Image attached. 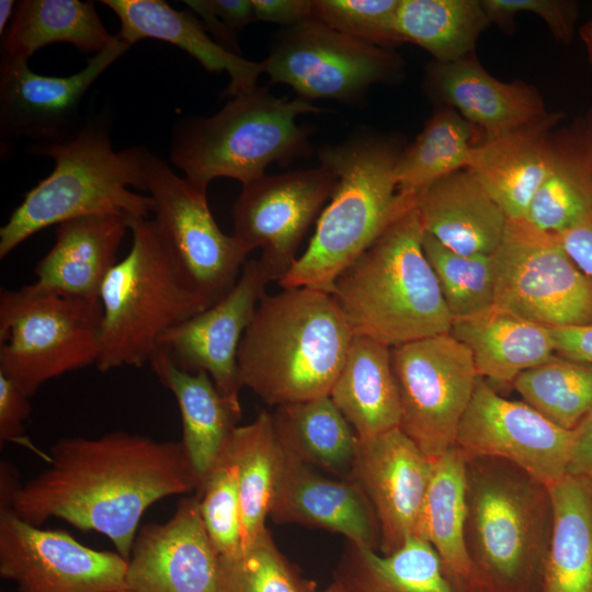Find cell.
Listing matches in <instances>:
<instances>
[{"label":"cell","mask_w":592,"mask_h":592,"mask_svg":"<svg viewBox=\"0 0 592 592\" xmlns=\"http://www.w3.org/2000/svg\"><path fill=\"white\" fill-rule=\"evenodd\" d=\"M49 466L18 485L0 509L41 526L60 519L106 536L129 559L140 519L155 502L196 491L200 480L181 442L114 431L55 443Z\"/></svg>","instance_id":"obj_1"},{"label":"cell","mask_w":592,"mask_h":592,"mask_svg":"<svg viewBox=\"0 0 592 592\" xmlns=\"http://www.w3.org/2000/svg\"><path fill=\"white\" fill-rule=\"evenodd\" d=\"M353 337L330 293H265L238 349L240 386L272 407L329 396Z\"/></svg>","instance_id":"obj_2"},{"label":"cell","mask_w":592,"mask_h":592,"mask_svg":"<svg viewBox=\"0 0 592 592\" xmlns=\"http://www.w3.org/2000/svg\"><path fill=\"white\" fill-rule=\"evenodd\" d=\"M403 149L398 137L366 128L319 149L320 164L331 169L337 181L306 250L278 282L282 288L331 294L338 276L414 207L397 191L396 168Z\"/></svg>","instance_id":"obj_3"},{"label":"cell","mask_w":592,"mask_h":592,"mask_svg":"<svg viewBox=\"0 0 592 592\" xmlns=\"http://www.w3.org/2000/svg\"><path fill=\"white\" fill-rule=\"evenodd\" d=\"M144 147L115 151L109 127L90 119L61 143L32 145L30 151L55 161L53 172L31 189L0 228V259L27 238L53 225L91 215H116L132 220L148 218Z\"/></svg>","instance_id":"obj_4"},{"label":"cell","mask_w":592,"mask_h":592,"mask_svg":"<svg viewBox=\"0 0 592 592\" xmlns=\"http://www.w3.org/2000/svg\"><path fill=\"white\" fill-rule=\"evenodd\" d=\"M423 237L412 207L338 276L331 295L354 334L394 348L449 332L453 318L424 254Z\"/></svg>","instance_id":"obj_5"},{"label":"cell","mask_w":592,"mask_h":592,"mask_svg":"<svg viewBox=\"0 0 592 592\" xmlns=\"http://www.w3.org/2000/svg\"><path fill=\"white\" fill-rule=\"evenodd\" d=\"M466 459V544L489 592H537L553 528L547 486L499 458Z\"/></svg>","instance_id":"obj_6"},{"label":"cell","mask_w":592,"mask_h":592,"mask_svg":"<svg viewBox=\"0 0 592 592\" xmlns=\"http://www.w3.org/2000/svg\"><path fill=\"white\" fill-rule=\"evenodd\" d=\"M326 109L311 101L277 98L267 87L231 98L209 117L189 118L175 128L170 158L195 187L207 191L212 180L230 178L248 184L277 162L310 155V129L297 116Z\"/></svg>","instance_id":"obj_7"},{"label":"cell","mask_w":592,"mask_h":592,"mask_svg":"<svg viewBox=\"0 0 592 592\" xmlns=\"http://www.w3.org/2000/svg\"><path fill=\"white\" fill-rule=\"evenodd\" d=\"M132 247L100 291V372L149 364L160 338L208 308L189 284L152 219L129 221Z\"/></svg>","instance_id":"obj_8"},{"label":"cell","mask_w":592,"mask_h":592,"mask_svg":"<svg viewBox=\"0 0 592 592\" xmlns=\"http://www.w3.org/2000/svg\"><path fill=\"white\" fill-rule=\"evenodd\" d=\"M100 298H75L34 283L0 293V373L32 397L46 382L96 364Z\"/></svg>","instance_id":"obj_9"},{"label":"cell","mask_w":592,"mask_h":592,"mask_svg":"<svg viewBox=\"0 0 592 592\" xmlns=\"http://www.w3.org/2000/svg\"><path fill=\"white\" fill-rule=\"evenodd\" d=\"M493 259V306L548 328L592 323V278L556 234L508 218Z\"/></svg>","instance_id":"obj_10"},{"label":"cell","mask_w":592,"mask_h":592,"mask_svg":"<svg viewBox=\"0 0 592 592\" xmlns=\"http://www.w3.org/2000/svg\"><path fill=\"white\" fill-rule=\"evenodd\" d=\"M391 363L401 402L399 428L435 462L455 445L480 377L471 353L447 332L391 348Z\"/></svg>","instance_id":"obj_11"},{"label":"cell","mask_w":592,"mask_h":592,"mask_svg":"<svg viewBox=\"0 0 592 592\" xmlns=\"http://www.w3.org/2000/svg\"><path fill=\"white\" fill-rule=\"evenodd\" d=\"M271 82L292 87L297 96L357 102L376 83L394 82L403 64L392 49L371 45L310 19L282 29L261 61Z\"/></svg>","instance_id":"obj_12"},{"label":"cell","mask_w":592,"mask_h":592,"mask_svg":"<svg viewBox=\"0 0 592 592\" xmlns=\"http://www.w3.org/2000/svg\"><path fill=\"white\" fill-rule=\"evenodd\" d=\"M146 191L153 221L191 287L209 305L236 285L249 253L218 227L206 191L177 175L166 161L146 150Z\"/></svg>","instance_id":"obj_13"},{"label":"cell","mask_w":592,"mask_h":592,"mask_svg":"<svg viewBox=\"0 0 592 592\" xmlns=\"http://www.w3.org/2000/svg\"><path fill=\"white\" fill-rule=\"evenodd\" d=\"M337 178L319 166L266 175L242 185L232 207V236L250 253L260 248L259 262L272 281L280 282L297 260L300 242Z\"/></svg>","instance_id":"obj_14"},{"label":"cell","mask_w":592,"mask_h":592,"mask_svg":"<svg viewBox=\"0 0 592 592\" xmlns=\"http://www.w3.org/2000/svg\"><path fill=\"white\" fill-rule=\"evenodd\" d=\"M573 433L525 401L500 396L479 377L455 446L465 458L506 460L549 488L566 475Z\"/></svg>","instance_id":"obj_15"},{"label":"cell","mask_w":592,"mask_h":592,"mask_svg":"<svg viewBox=\"0 0 592 592\" xmlns=\"http://www.w3.org/2000/svg\"><path fill=\"white\" fill-rule=\"evenodd\" d=\"M127 560L0 509V574L18 592H121Z\"/></svg>","instance_id":"obj_16"},{"label":"cell","mask_w":592,"mask_h":592,"mask_svg":"<svg viewBox=\"0 0 592 592\" xmlns=\"http://www.w3.org/2000/svg\"><path fill=\"white\" fill-rule=\"evenodd\" d=\"M132 45L118 42L91 57L86 67L67 77L35 73L21 58L1 57L0 135L27 138L32 145L61 143L83 125L79 106L95 80Z\"/></svg>","instance_id":"obj_17"},{"label":"cell","mask_w":592,"mask_h":592,"mask_svg":"<svg viewBox=\"0 0 592 592\" xmlns=\"http://www.w3.org/2000/svg\"><path fill=\"white\" fill-rule=\"evenodd\" d=\"M270 282L259 260H247L231 291L168 330L160 338L158 350L183 371L206 372L218 391L241 408L238 349Z\"/></svg>","instance_id":"obj_18"},{"label":"cell","mask_w":592,"mask_h":592,"mask_svg":"<svg viewBox=\"0 0 592 592\" xmlns=\"http://www.w3.org/2000/svg\"><path fill=\"white\" fill-rule=\"evenodd\" d=\"M433 467L434 460L400 428L358 441L348 479L361 487L373 509L379 553L391 554L409 537H420Z\"/></svg>","instance_id":"obj_19"},{"label":"cell","mask_w":592,"mask_h":592,"mask_svg":"<svg viewBox=\"0 0 592 592\" xmlns=\"http://www.w3.org/2000/svg\"><path fill=\"white\" fill-rule=\"evenodd\" d=\"M121 592H219V555L196 496L180 500L167 522L137 532Z\"/></svg>","instance_id":"obj_20"},{"label":"cell","mask_w":592,"mask_h":592,"mask_svg":"<svg viewBox=\"0 0 592 592\" xmlns=\"http://www.w3.org/2000/svg\"><path fill=\"white\" fill-rule=\"evenodd\" d=\"M424 87L436 105L456 110L481 130V141L536 124L549 114L536 87L522 80L496 79L475 53L451 62L433 60L426 68Z\"/></svg>","instance_id":"obj_21"},{"label":"cell","mask_w":592,"mask_h":592,"mask_svg":"<svg viewBox=\"0 0 592 592\" xmlns=\"http://www.w3.org/2000/svg\"><path fill=\"white\" fill-rule=\"evenodd\" d=\"M269 517L337 533L360 547H379L377 520L355 481L329 478L286 456Z\"/></svg>","instance_id":"obj_22"},{"label":"cell","mask_w":592,"mask_h":592,"mask_svg":"<svg viewBox=\"0 0 592 592\" xmlns=\"http://www.w3.org/2000/svg\"><path fill=\"white\" fill-rule=\"evenodd\" d=\"M551 112L540 122L480 141L471 150L469 169L508 218L525 217L549 170L553 134L563 119Z\"/></svg>","instance_id":"obj_23"},{"label":"cell","mask_w":592,"mask_h":592,"mask_svg":"<svg viewBox=\"0 0 592 592\" xmlns=\"http://www.w3.org/2000/svg\"><path fill=\"white\" fill-rule=\"evenodd\" d=\"M414 208L425 234L466 255H491L508 223L503 209L467 168L425 189Z\"/></svg>","instance_id":"obj_24"},{"label":"cell","mask_w":592,"mask_h":592,"mask_svg":"<svg viewBox=\"0 0 592 592\" xmlns=\"http://www.w3.org/2000/svg\"><path fill=\"white\" fill-rule=\"evenodd\" d=\"M128 221L91 215L60 223L50 250L34 269L39 288L75 298H100L101 286L117 263Z\"/></svg>","instance_id":"obj_25"},{"label":"cell","mask_w":592,"mask_h":592,"mask_svg":"<svg viewBox=\"0 0 592 592\" xmlns=\"http://www.w3.org/2000/svg\"><path fill=\"white\" fill-rule=\"evenodd\" d=\"M117 15L116 35L129 45L145 38L178 46L194 57L207 71L229 75L224 96L234 98L254 89L264 73L262 62L250 61L210 39L201 22L189 11H178L161 0H103Z\"/></svg>","instance_id":"obj_26"},{"label":"cell","mask_w":592,"mask_h":592,"mask_svg":"<svg viewBox=\"0 0 592 592\" xmlns=\"http://www.w3.org/2000/svg\"><path fill=\"white\" fill-rule=\"evenodd\" d=\"M449 333L468 348L480 377L501 384L555 355L550 328L496 306L453 318Z\"/></svg>","instance_id":"obj_27"},{"label":"cell","mask_w":592,"mask_h":592,"mask_svg":"<svg viewBox=\"0 0 592 592\" xmlns=\"http://www.w3.org/2000/svg\"><path fill=\"white\" fill-rule=\"evenodd\" d=\"M329 397L360 440L399 428L401 402L391 348L354 334Z\"/></svg>","instance_id":"obj_28"},{"label":"cell","mask_w":592,"mask_h":592,"mask_svg":"<svg viewBox=\"0 0 592 592\" xmlns=\"http://www.w3.org/2000/svg\"><path fill=\"white\" fill-rule=\"evenodd\" d=\"M149 365L175 397L183 428L181 443L201 486L237 426L241 408L218 391L206 372L183 371L160 350L153 353Z\"/></svg>","instance_id":"obj_29"},{"label":"cell","mask_w":592,"mask_h":592,"mask_svg":"<svg viewBox=\"0 0 592 592\" xmlns=\"http://www.w3.org/2000/svg\"><path fill=\"white\" fill-rule=\"evenodd\" d=\"M466 459L454 445L434 462L420 537L432 545L457 592H489L466 544Z\"/></svg>","instance_id":"obj_30"},{"label":"cell","mask_w":592,"mask_h":592,"mask_svg":"<svg viewBox=\"0 0 592 592\" xmlns=\"http://www.w3.org/2000/svg\"><path fill=\"white\" fill-rule=\"evenodd\" d=\"M592 214V136L584 117L555 129L547 175L534 195L526 219L560 234Z\"/></svg>","instance_id":"obj_31"},{"label":"cell","mask_w":592,"mask_h":592,"mask_svg":"<svg viewBox=\"0 0 592 592\" xmlns=\"http://www.w3.org/2000/svg\"><path fill=\"white\" fill-rule=\"evenodd\" d=\"M272 421L287 458L349 478L360 439L329 396L275 407Z\"/></svg>","instance_id":"obj_32"},{"label":"cell","mask_w":592,"mask_h":592,"mask_svg":"<svg viewBox=\"0 0 592 592\" xmlns=\"http://www.w3.org/2000/svg\"><path fill=\"white\" fill-rule=\"evenodd\" d=\"M549 491L553 528L537 592H592V493L568 475Z\"/></svg>","instance_id":"obj_33"},{"label":"cell","mask_w":592,"mask_h":592,"mask_svg":"<svg viewBox=\"0 0 592 592\" xmlns=\"http://www.w3.org/2000/svg\"><path fill=\"white\" fill-rule=\"evenodd\" d=\"M1 37L2 56L25 60L54 43H69L95 55L118 42L103 25L94 3L79 0L18 1Z\"/></svg>","instance_id":"obj_34"},{"label":"cell","mask_w":592,"mask_h":592,"mask_svg":"<svg viewBox=\"0 0 592 592\" xmlns=\"http://www.w3.org/2000/svg\"><path fill=\"white\" fill-rule=\"evenodd\" d=\"M223 453L237 469L244 548L269 530L266 517L285 463L272 413L262 410L252 422L237 425Z\"/></svg>","instance_id":"obj_35"},{"label":"cell","mask_w":592,"mask_h":592,"mask_svg":"<svg viewBox=\"0 0 592 592\" xmlns=\"http://www.w3.org/2000/svg\"><path fill=\"white\" fill-rule=\"evenodd\" d=\"M335 579L349 592H457L432 545L418 536L388 555L349 543Z\"/></svg>","instance_id":"obj_36"},{"label":"cell","mask_w":592,"mask_h":592,"mask_svg":"<svg viewBox=\"0 0 592 592\" xmlns=\"http://www.w3.org/2000/svg\"><path fill=\"white\" fill-rule=\"evenodd\" d=\"M476 128L456 110L436 105L415 140L405 147L396 168L400 197H417L440 179L467 168Z\"/></svg>","instance_id":"obj_37"},{"label":"cell","mask_w":592,"mask_h":592,"mask_svg":"<svg viewBox=\"0 0 592 592\" xmlns=\"http://www.w3.org/2000/svg\"><path fill=\"white\" fill-rule=\"evenodd\" d=\"M481 0H400L396 26L402 42L451 62L475 53L489 25Z\"/></svg>","instance_id":"obj_38"},{"label":"cell","mask_w":592,"mask_h":592,"mask_svg":"<svg viewBox=\"0 0 592 592\" xmlns=\"http://www.w3.org/2000/svg\"><path fill=\"white\" fill-rule=\"evenodd\" d=\"M548 420L574 430L592 412V365L557 355L523 372L512 384Z\"/></svg>","instance_id":"obj_39"},{"label":"cell","mask_w":592,"mask_h":592,"mask_svg":"<svg viewBox=\"0 0 592 592\" xmlns=\"http://www.w3.org/2000/svg\"><path fill=\"white\" fill-rule=\"evenodd\" d=\"M422 246L452 318L471 316L494 305L493 254H460L425 232Z\"/></svg>","instance_id":"obj_40"},{"label":"cell","mask_w":592,"mask_h":592,"mask_svg":"<svg viewBox=\"0 0 592 592\" xmlns=\"http://www.w3.org/2000/svg\"><path fill=\"white\" fill-rule=\"evenodd\" d=\"M315 588L281 553L269 530L238 554L219 557V592H311Z\"/></svg>","instance_id":"obj_41"},{"label":"cell","mask_w":592,"mask_h":592,"mask_svg":"<svg viewBox=\"0 0 592 592\" xmlns=\"http://www.w3.org/2000/svg\"><path fill=\"white\" fill-rule=\"evenodd\" d=\"M195 496L202 521L219 557L238 554L242 538L237 469L223 452Z\"/></svg>","instance_id":"obj_42"},{"label":"cell","mask_w":592,"mask_h":592,"mask_svg":"<svg viewBox=\"0 0 592 592\" xmlns=\"http://www.w3.org/2000/svg\"><path fill=\"white\" fill-rule=\"evenodd\" d=\"M400 0H314V19L361 42L387 49L402 44L396 18Z\"/></svg>","instance_id":"obj_43"},{"label":"cell","mask_w":592,"mask_h":592,"mask_svg":"<svg viewBox=\"0 0 592 592\" xmlns=\"http://www.w3.org/2000/svg\"><path fill=\"white\" fill-rule=\"evenodd\" d=\"M490 24L509 30L520 13H532L542 19L554 38L569 45L576 34L579 3L573 0H481Z\"/></svg>","instance_id":"obj_44"},{"label":"cell","mask_w":592,"mask_h":592,"mask_svg":"<svg viewBox=\"0 0 592 592\" xmlns=\"http://www.w3.org/2000/svg\"><path fill=\"white\" fill-rule=\"evenodd\" d=\"M30 398L14 382L0 373L1 446L7 442H13L35 449L24 434V422L32 412Z\"/></svg>","instance_id":"obj_45"},{"label":"cell","mask_w":592,"mask_h":592,"mask_svg":"<svg viewBox=\"0 0 592 592\" xmlns=\"http://www.w3.org/2000/svg\"><path fill=\"white\" fill-rule=\"evenodd\" d=\"M566 475L592 493V412L574 429Z\"/></svg>","instance_id":"obj_46"},{"label":"cell","mask_w":592,"mask_h":592,"mask_svg":"<svg viewBox=\"0 0 592 592\" xmlns=\"http://www.w3.org/2000/svg\"><path fill=\"white\" fill-rule=\"evenodd\" d=\"M255 21L275 23L282 29L314 19V0H252Z\"/></svg>","instance_id":"obj_47"},{"label":"cell","mask_w":592,"mask_h":592,"mask_svg":"<svg viewBox=\"0 0 592 592\" xmlns=\"http://www.w3.org/2000/svg\"><path fill=\"white\" fill-rule=\"evenodd\" d=\"M555 355L592 365V323L550 328Z\"/></svg>","instance_id":"obj_48"},{"label":"cell","mask_w":592,"mask_h":592,"mask_svg":"<svg viewBox=\"0 0 592 592\" xmlns=\"http://www.w3.org/2000/svg\"><path fill=\"white\" fill-rule=\"evenodd\" d=\"M556 235L577 266L592 278V214L576 226Z\"/></svg>","instance_id":"obj_49"},{"label":"cell","mask_w":592,"mask_h":592,"mask_svg":"<svg viewBox=\"0 0 592 592\" xmlns=\"http://www.w3.org/2000/svg\"><path fill=\"white\" fill-rule=\"evenodd\" d=\"M214 13L236 36L255 21L252 0H208Z\"/></svg>","instance_id":"obj_50"},{"label":"cell","mask_w":592,"mask_h":592,"mask_svg":"<svg viewBox=\"0 0 592 592\" xmlns=\"http://www.w3.org/2000/svg\"><path fill=\"white\" fill-rule=\"evenodd\" d=\"M183 2L202 19L203 26L212 33L216 43L225 49L240 55L238 36L231 33L214 13L208 0H186Z\"/></svg>","instance_id":"obj_51"},{"label":"cell","mask_w":592,"mask_h":592,"mask_svg":"<svg viewBox=\"0 0 592 592\" xmlns=\"http://www.w3.org/2000/svg\"><path fill=\"white\" fill-rule=\"evenodd\" d=\"M579 36L584 46L587 58L592 65V18L580 26Z\"/></svg>","instance_id":"obj_52"},{"label":"cell","mask_w":592,"mask_h":592,"mask_svg":"<svg viewBox=\"0 0 592 592\" xmlns=\"http://www.w3.org/2000/svg\"><path fill=\"white\" fill-rule=\"evenodd\" d=\"M16 2L12 0H1L0 1V34L1 36L8 29L7 24L10 18H13L15 11Z\"/></svg>","instance_id":"obj_53"},{"label":"cell","mask_w":592,"mask_h":592,"mask_svg":"<svg viewBox=\"0 0 592 592\" xmlns=\"http://www.w3.org/2000/svg\"><path fill=\"white\" fill-rule=\"evenodd\" d=\"M311 592H349L346 588L343 585L342 582L334 579L331 584H329L326 589L318 591L317 588H315Z\"/></svg>","instance_id":"obj_54"},{"label":"cell","mask_w":592,"mask_h":592,"mask_svg":"<svg viewBox=\"0 0 592 592\" xmlns=\"http://www.w3.org/2000/svg\"><path fill=\"white\" fill-rule=\"evenodd\" d=\"M588 128L590 130V134L592 136V107L588 111L587 116L584 117Z\"/></svg>","instance_id":"obj_55"}]
</instances>
